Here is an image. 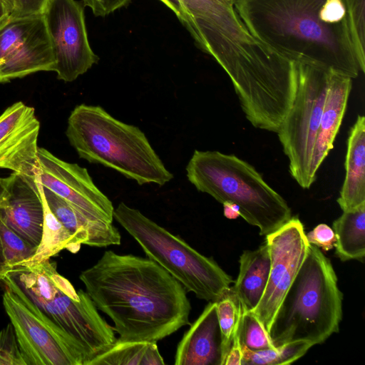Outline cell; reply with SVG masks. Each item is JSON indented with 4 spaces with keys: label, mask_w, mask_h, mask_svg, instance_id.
Returning a JSON list of instances; mask_svg holds the SVG:
<instances>
[{
    "label": "cell",
    "mask_w": 365,
    "mask_h": 365,
    "mask_svg": "<svg viewBox=\"0 0 365 365\" xmlns=\"http://www.w3.org/2000/svg\"><path fill=\"white\" fill-rule=\"evenodd\" d=\"M36 182L52 213L79 244L97 247L120 245V232L113 224L88 220L66 200Z\"/></svg>",
    "instance_id": "obj_19"
},
{
    "label": "cell",
    "mask_w": 365,
    "mask_h": 365,
    "mask_svg": "<svg viewBox=\"0 0 365 365\" xmlns=\"http://www.w3.org/2000/svg\"><path fill=\"white\" fill-rule=\"evenodd\" d=\"M7 274L57 331L76 344L87 363L116 340L114 330L98 313L86 292L71 283L47 260L33 266H16Z\"/></svg>",
    "instance_id": "obj_5"
},
{
    "label": "cell",
    "mask_w": 365,
    "mask_h": 365,
    "mask_svg": "<svg viewBox=\"0 0 365 365\" xmlns=\"http://www.w3.org/2000/svg\"><path fill=\"white\" fill-rule=\"evenodd\" d=\"M155 341L116 339L107 349L92 358L87 365H163Z\"/></svg>",
    "instance_id": "obj_23"
},
{
    "label": "cell",
    "mask_w": 365,
    "mask_h": 365,
    "mask_svg": "<svg viewBox=\"0 0 365 365\" xmlns=\"http://www.w3.org/2000/svg\"><path fill=\"white\" fill-rule=\"evenodd\" d=\"M79 278L120 339L156 342L190 324L186 289L148 257L106 251Z\"/></svg>",
    "instance_id": "obj_1"
},
{
    "label": "cell",
    "mask_w": 365,
    "mask_h": 365,
    "mask_svg": "<svg viewBox=\"0 0 365 365\" xmlns=\"http://www.w3.org/2000/svg\"><path fill=\"white\" fill-rule=\"evenodd\" d=\"M37 187L43 203L44 221L43 235L35 254L29 259L22 263L21 266L36 265L49 260L51 257L57 255L64 249L75 253L81 247V244L77 242L76 239L52 213L38 185Z\"/></svg>",
    "instance_id": "obj_24"
},
{
    "label": "cell",
    "mask_w": 365,
    "mask_h": 365,
    "mask_svg": "<svg viewBox=\"0 0 365 365\" xmlns=\"http://www.w3.org/2000/svg\"><path fill=\"white\" fill-rule=\"evenodd\" d=\"M271 265L262 299L252 311L267 331L282 298L296 277L308 250L303 224L294 217L266 235Z\"/></svg>",
    "instance_id": "obj_12"
},
{
    "label": "cell",
    "mask_w": 365,
    "mask_h": 365,
    "mask_svg": "<svg viewBox=\"0 0 365 365\" xmlns=\"http://www.w3.org/2000/svg\"><path fill=\"white\" fill-rule=\"evenodd\" d=\"M345 178L337 202L343 212L365 204V118L359 115L351 128L345 158Z\"/></svg>",
    "instance_id": "obj_20"
},
{
    "label": "cell",
    "mask_w": 365,
    "mask_h": 365,
    "mask_svg": "<svg viewBox=\"0 0 365 365\" xmlns=\"http://www.w3.org/2000/svg\"><path fill=\"white\" fill-rule=\"evenodd\" d=\"M170 8L197 43L208 31H248L233 5L223 0H160Z\"/></svg>",
    "instance_id": "obj_16"
},
{
    "label": "cell",
    "mask_w": 365,
    "mask_h": 365,
    "mask_svg": "<svg viewBox=\"0 0 365 365\" xmlns=\"http://www.w3.org/2000/svg\"><path fill=\"white\" fill-rule=\"evenodd\" d=\"M0 365H27L11 324L0 332Z\"/></svg>",
    "instance_id": "obj_30"
},
{
    "label": "cell",
    "mask_w": 365,
    "mask_h": 365,
    "mask_svg": "<svg viewBox=\"0 0 365 365\" xmlns=\"http://www.w3.org/2000/svg\"><path fill=\"white\" fill-rule=\"evenodd\" d=\"M295 65L294 98L277 133L291 175L300 187L309 189L317 179L312 160L331 70L302 62Z\"/></svg>",
    "instance_id": "obj_8"
},
{
    "label": "cell",
    "mask_w": 365,
    "mask_h": 365,
    "mask_svg": "<svg viewBox=\"0 0 365 365\" xmlns=\"http://www.w3.org/2000/svg\"><path fill=\"white\" fill-rule=\"evenodd\" d=\"M305 236L309 244L321 247L324 251H329L334 247V232L332 228L326 224L317 225L312 231L305 233Z\"/></svg>",
    "instance_id": "obj_31"
},
{
    "label": "cell",
    "mask_w": 365,
    "mask_h": 365,
    "mask_svg": "<svg viewBox=\"0 0 365 365\" xmlns=\"http://www.w3.org/2000/svg\"><path fill=\"white\" fill-rule=\"evenodd\" d=\"M11 13L8 4L4 0H0V26L9 19Z\"/></svg>",
    "instance_id": "obj_37"
},
{
    "label": "cell",
    "mask_w": 365,
    "mask_h": 365,
    "mask_svg": "<svg viewBox=\"0 0 365 365\" xmlns=\"http://www.w3.org/2000/svg\"><path fill=\"white\" fill-rule=\"evenodd\" d=\"M0 238L6 263L11 269L32 257L37 249L10 229L1 218Z\"/></svg>",
    "instance_id": "obj_28"
},
{
    "label": "cell",
    "mask_w": 365,
    "mask_h": 365,
    "mask_svg": "<svg viewBox=\"0 0 365 365\" xmlns=\"http://www.w3.org/2000/svg\"><path fill=\"white\" fill-rule=\"evenodd\" d=\"M9 182V176L6 178H0V202L4 200L7 193Z\"/></svg>",
    "instance_id": "obj_38"
},
{
    "label": "cell",
    "mask_w": 365,
    "mask_h": 365,
    "mask_svg": "<svg viewBox=\"0 0 365 365\" xmlns=\"http://www.w3.org/2000/svg\"><path fill=\"white\" fill-rule=\"evenodd\" d=\"M11 270V268L8 266L4 251L2 244L0 238V281L3 280L6 274Z\"/></svg>",
    "instance_id": "obj_36"
},
{
    "label": "cell",
    "mask_w": 365,
    "mask_h": 365,
    "mask_svg": "<svg viewBox=\"0 0 365 365\" xmlns=\"http://www.w3.org/2000/svg\"><path fill=\"white\" fill-rule=\"evenodd\" d=\"M224 215L230 220L236 219L240 216V207L234 202L227 201L222 203Z\"/></svg>",
    "instance_id": "obj_35"
},
{
    "label": "cell",
    "mask_w": 365,
    "mask_h": 365,
    "mask_svg": "<svg viewBox=\"0 0 365 365\" xmlns=\"http://www.w3.org/2000/svg\"><path fill=\"white\" fill-rule=\"evenodd\" d=\"M270 255L265 241L255 250H245L240 258V270L231 292L242 309L253 311L265 290L270 271Z\"/></svg>",
    "instance_id": "obj_21"
},
{
    "label": "cell",
    "mask_w": 365,
    "mask_h": 365,
    "mask_svg": "<svg viewBox=\"0 0 365 365\" xmlns=\"http://www.w3.org/2000/svg\"><path fill=\"white\" fill-rule=\"evenodd\" d=\"M351 86V78L331 71L314 150L312 171L315 178L321 165L333 148Z\"/></svg>",
    "instance_id": "obj_18"
},
{
    "label": "cell",
    "mask_w": 365,
    "mask_h": 365,
    "mask_svg": "<svg viewBox=\"0 0 365 365\" xmlns=\"http://www.w3.org/2000/svg\"><path fill=\"white\" fill-rule=\"evenodd\" d=\"M131 0H83L96 16H105L116 9L125 6Z\"/></svg>",
    "instance_id": "obj_32"
},
{
    "label": "cell",
    "mask_w": 365,
    "mask_h": 365,
    "mask_svg": "<svg viewBox=\"0 0 365 365\" xmlns=\"http://www.w3.org/2000/svg\"><path fill=\"white\" fill-rule=\"evenodd\" d=\"M49 0H15L10 16L43 14Z\"/></svg>",
    "instance_id": "obj_33"
},
{
    "label": "cell",
    "mask_w": 365,
    "mask_h": 365,
    "mask_svg": "<svg viewBox=\"0 0 365 365\" xmlns=\"http://www.w3.org/2000/svg\"><path fill=\"white\" fill-rule=\"evenodd\" d=\"M3 304L27 365H86L83 350L43 317L6 274Z\"/></svg>",
    "instance_id": "obj_9"
},
{
    "label": "cell",
    "mask_w": 365,
    "mask_h": 365,
    "mask_svg": "<svg viewBox=\"0 0 365 365\" xmlns=\"http://www.w3.org/2000/svg\"><path fill=\"white\" fill-rule=\"evenodd\" d=\"M7 4L8 6L10 7L11 9V13L14 9V6H15V0H4Z\"/></svg>",
    "instance_id": "obj_39"
},
{
    "label": "cell",
    "mask_w": 365,
    "mask_h": 365,
    "mask_svg": "<svg viewBox=\"0 0 365 365\" xmlns=\"http://www.w3.org/2000/svg\"><path fill=\"white\" fill-rule=\"evenodd\" d=\"M54 70L43 14L9 16L0 26V83Z\"/></svg>",
    "instance_id": "obj_10"
},
{
    "label": "cell",
    "mask_w": 365,
    "mask_h": 365,
    "mask_svg": "<svg viewBox=\"0 0 365 365\" xmlns=\"http://www.w3.org/2000/svg\"><path fill=\"white\" fill-rule=\"evenodd\" d=\"M336 255L343 262L365 256V204L344 211L333 222Z\"/></svg>",
    "instance_id": "obj_22"
},
{
    "label": "cell",
    "mask_w": 365,
    "mask_h": 365,
    "mask_svg": "<svg viewBox=\"0 0 365 365\" xmlns=\"http://www.w3.org/2000/svg\"><path fill=\"white\" fill-rule=\"evenodd\" d=\"M66 134L81 158L113 169L140 185L163 186L173 178L140 128L115 119L101 106H77Z\"/></svg>",
    "instance_id": "obj_3"
},
{
    "label": "cell",
    "mask_w": 365,
    "mask_h": 365,
    "mask_svg": "<svg viewBox=\"0 0 365 365\" xmlns=\"http://www.w3.org/2000/svg\"><path fill=\"white\" fill-rule=\"evenodd\" d=\"M223 1H226V2H227V3H229V4H232V5H233L234 2H235L236 0H223Z\"/></svg>",
    "instance_id": "obj_40"
},
{
    "label": "cell",
    "mask_w": 365,
    "mask_h": 365,
    "mask_svg": "<svg viewBox=\"0 0 365 365\" xmlns=\"http://www.w3.org/2000/svg\"><path fill=\"white\" fill-rule=\"evenodd\" d=\"M0 218L32 246L38 247L43 230V203L36 181L13 173L0 202Z\"/></svg>",
    "instance_id": "obj_15"
},
{
    "label": "cell",
    "mask_w": 365,
    "mask_h": 365,
    "mask_svg": "<svg viewBox=\"0 0 365 365\" xmlns=\"http://www.w3.org/2000/svg\"><path fill=\"white\" fill-rule=\"evenodd\" d=\"M351 37L361 73L365 71V0H345Z\"/></svg>",
    "instance_id": "obj_29"
},
{
    "label": "cell",
    "mask_w": 365,
    "mask_h": 365,
    "mask_svg": "<svg viewBox=\"0 0 365 365\" xmlns=\"http://www.w3.org/2000/svg\"><path fill=\"white\" fill-rule=\"evenodd\" d=\"M312 346L310 343L300 340L258 351L242 347V365L289 364L304 356Z\"/></svg>",
    "instance_id": "obj_25"
},
{
    "label": "cell",
    "mask_w": 365,
    "mask_h": 365,
    "mask_svg": "<svg viewBox=\"0 0 365 365\" xmlns=\"http://www.w3.org/2000/svg\"><path fill=\"white\" fill-rule=\"evenodd\" d=\"M238 329L233 336L224 365H242V350L240 342Z\"/></svg>",
    "instance_id": "obj_34"
},
{
    "label": "cell",
    "mask_w": 365,
    "mask_h": 365,
    "mask_svg": "<svg viewBox=\"0 0 365 365\" xmlns=\"http://www.w3.org/2000/svg\"><path fill=\"white\" fill-rule=\"evenodd\" d=\"M217 314L222 335L223 365L230 348L233 336L239 327L242 306L240 301L230 292L216 302Z\"/></svg>",
    "instance_id": "obj_26"
},
{
    "label": "cell",
    "mask_w": 365,
    "mask_h": 365,
    "mask_svg": "<svg viewBox=\"0 0 365 365\" xmlns=\"http://www.w3.org/2000/svg\"><path fill=\"white\" fill-rule=\"evenodd\" d=\"M37 156L36 181L66 200L88 220L113 224V205L85 168L63 161L43 148H38Z\"/></svg>",
    "instance_id": "obj_13"
},
{
    "label": "cell",
    "mask_w": 365,
    "mask_h": 365,
    "mask_svg": "<svg viewBox=\"0 0 365 365\" xmlns=\"http://www.w3.org/2000/svg\"><path fill=\"white\" fill-rule=\"evenodd\" d=\"M188 180L217 201H230L261 235L276 231L292 218L285 200L247 162L232 154L195 150L186 167Z\"/></svg>",
    "instance_id": "obj_6"
},
{
    "label": "cell",
    "mask_w": 365,
    "mask_h": 365,
    "mask_svg": "<svg viewBox=\"0 0 365 365\" xmlns=\"http://www.w3.org/2000/svg\"><path fill=\"white\" fill-rule=\"evenodd\" d=\"M113 218L148 257L175 278L187 292L215 302L230 292L234 281L212 257L202 255L138 210L120 202L114 208Z\"/></svg>",
    "instance_id": "obj_7"
},
{
    "label": "cell",
    "mask_w": 365,
    "mask_h": 365,
    "mask_svg": "<svg viewBox=\"0 0 365 365\" xmlns=\"http://www.w3.org/2000/svg\"><path fill=\"white\" fill-rule=\"evenodd\" d=\"M250 34L295 62L356 78L361 72L345 0H236Z\"/></svg>",
    "instance_id": "obj_2"
},
{
    "label": "cell",
    "mask_w": 365,
    "mask_h": 365,
    "mask_svg": "<svg viewBox=\"0 0 365 365\" xmlns=\"http://www.w3.org/2000/svg\"><path fill=\"white\" fill-rule=\"evenodd\" d=\"M242 347L251 351L274 348L267 331L252 312L242 309L238 329Z\"/></svg>",
    "instance_id": "obj_27"
},
{
    "label": "cell",
    "mask_w": 365,
    "mask_h": 365,
    "mask_svg": "<svg viewBox=\"0 0 365 365\" xmlns=\"http://www.w3.org/2000/svg\"><path fill=\"white\" fill-rule=\"evenodd\" d=\"M175 365H223L217 304L209 302L178 344Z\"/></svg>",
    "instance_id": "obj_17"
},
{
    "label": "cell",
    "mask_w": 365,
    "mask_h": 365,
    "mask_svg": "<svg viewBox=\"0 0 365 365\" xmlns=\"http://www.w3.org/2000/svg\"><path fill=\"white\" fill-rule=\"evenodd\" d=\"M43 14L57 78L73 81L98 61L88 42L83 8L76 0H49Z\"/></svg>",
    "instance_id": "obj_11"
},
{
    "label": "cell",
    "mask_w": 365,
    "mask_h": 365,
    "mask_svg": "<svg viewBox=\"0 0 365 365\" xmlns=\"http://www.w3.org/2000/svg\"><path fill=\"white\" fill-rule=\"evenodd\" d=\"M40 123L34 108L16 102L0 115V168L35 180Z\"/></svg>",
    "instance_id": "obj_14"
},
{
    "label": "cell",
    "mask_w": 365,
    "mask_h": 365,
    "mask_svg": "<svg viewBox=\"0 0 365 365\" xmlns=\"http://www.w3.org/2000/svg\"><path fill=\"white\" fill-rule=\"evenodd\" d=\"M343 295L330 260L315 245L306 257L282 298L268 331L277 347L294 341L312 346L338 332Z\"/></svg>",
    "instance_id": "obj_4"
}]
</instances>
